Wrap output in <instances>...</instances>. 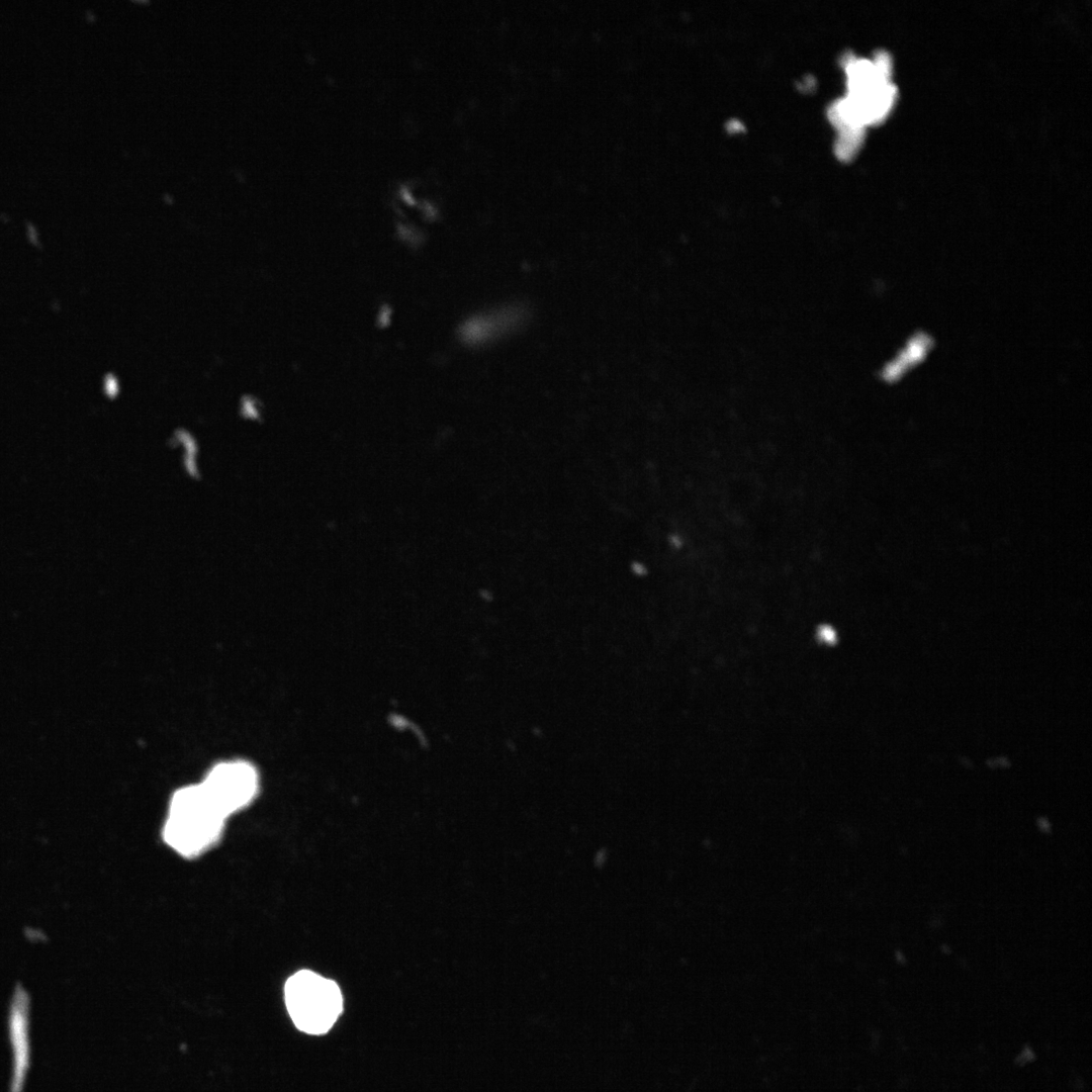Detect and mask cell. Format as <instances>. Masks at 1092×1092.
<instances>
[{
	"instance_id": "3957f363",
	"label": "cell",
	"mask_w": 1092,
	"mask_h": 1092,
	"mask_svg": "<svg viewBox=\"0 0 1092 1092\" xmlns=\"http://www.w3.org/2000/svg\"><path fill=\"white\" fill-rule=\"evenodd\" d=\"M205 793L226 817L246 809L259 793L256 767L242 759L214 764L200 782Z\"/></svg>"
},
{
	"instance_id": "7a4b0ae2",
	"label": "cell",
	"mask_w": 1092,
	"mask_h": 1092,
	"mask_svg": "<svg viewBox=\"0 0 1092 1092\" xmlns=\"http://www.w3.org/2000/svg\"><path fill=\"white\" fill-rule=\"evenodd\" d=\"M284 998L295 1026L309 1034L326 1033L343 1009L339 986L309 970L298 971L287 979Z\"/></svg>"
},
{
	"instance_id": "6da1fadb",
	"label": "cell",
	"mask_w": 1092,
	"mask_h": 1092,
	"mask_svg": "<svg viewBox=\"0 0 1092 1092\" xmlns=\"http://www.w3.org/2000/svg\"><path fill=\"white\" fill-rule=\"evenodd\" d=\"M226 820L200 783L186 785L170 798L163 839L179 855L197 857L217 843Z\"/></svg>"
}]
</instances>
